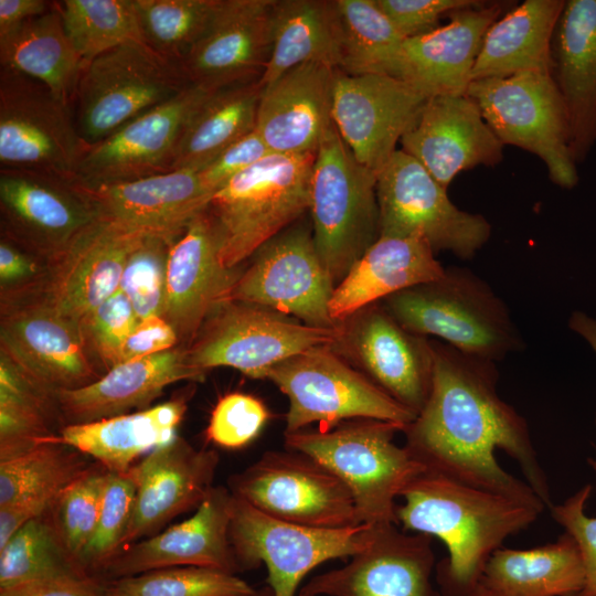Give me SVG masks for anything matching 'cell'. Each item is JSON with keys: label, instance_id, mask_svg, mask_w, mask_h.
<instances>
[{"label": "cell", "instance_id": "8", "mask_svg": "<svg viewBox=\"0 0 596 596\" xmlns=\"http://www.w3.org/2000/svg\"><path fill=\"white\" fill-rule=\"evenodd\" d=\"M466 94L503 146H515L539 157L551 181L560 188L571 190L577 184L568 115L550 72L476 79Z\"/></svg>", "mask_w": 596, "mask_h": 596}, {"label": "cell", "instance_id": "37", "mask_svg": "<svg viewBox=\"0 0 596 596\" xmlns=\"http://www.w3.org/2000/svg\"><path fill=\"white\" fill-rule=\"evenodd\" d=\"M584 581L578 546L565 532L553 543L528 550L500 547L480 583L499 596H577Z\"/></svg>", "mask_w": 596, "mask_h": 596}, {"label": "cell", "instance_id": "41", "mask_svg": "<svg viewBox=\"0 0 596 596\" xmlns=\"http://www.w3.org/2000/svg\"><path fill=\"white\" fill-rule=\"evenodd\" d=\"M337 6L342 26L339 71L349 75L377 74L404 81L405 38L375 0H337Z\"/></svg>", "mask_w": 596, "mask_h": 596}, {"label": "cell", "instance_id": "15", "mask_svg": "<svg viewBox=\"0 0 596 596\" xmlns=\"http://www.w3.org/2000/svg\"><path fill=\"white\" fill-rule=\"evenodd\" d=\"M254 255L230 300L291 315L311 327L343 329L330 316L336 284L317 252L309 227L285 230Z\"/></svg>", "mask_w": 596, "mask_h": 596}, {"label": "cell", "instance_id": "29", "mask_svg": "<svg viewBox=\"0 0 596 596\" xmlns=\"http://www.w3.org/2000/svg\"><path fill=\"white\" fill-rule=\"evenodd\" d=\"M510 2H483L448 14L426 34L405 39L404 81L427 97L466 94L488 29Z\"/></svg>", "mask_w": 596, "mask_h": 596}, {"label": "cell", "instance_id": "19", "mask_svg": "<svg viewBox=\"0 0 596 596\" xmlns=\"http://www.w3.org/2000/svg\"><path fill=\"white\" fill-rule=\"evenodd\" d=\"M427 98L398 78L337 70L332 121L355 159L377 174Z\"/></svg>", "mask_w": 596, "mask_h": 596}, {"label": "cell", "instance_id": "4", "mask_svg": "<svg viewBox=\"0 0 596 596\" xmlns=\"http://www.w3.org/2000/svg\"><path fill=\"white\" fill-rule=\"evenodd\" d=\"M315 157L269 155L212 195L206 213L225 266L238 267L309 211Z\"/></svg>", "mask_w": 596, "mask_h": 596}, {"label": "cell", "instance_id": "14", "mask_svg": "<svg viewBox=\"0 0 596 596\" xmlns=\"http://www.w3.org/2000/svg\"><path fill=\"white\" fill-rule=\"evenodd\" d=\"M87 148L70 106L43 83L0 66V168L75 180Z\"/></svg>", "mask_w": 596, "mask_h": 596}, {"label": "cell", "instance_id": "58", "mask_svg": "<svg viewBox=\"0 0 596 596\" xmlns=\"http://www.w3.org/2000/svg\"><path fill=\"white\" fill-rule=\"evenodd\" d=\"M53 4L54 1L45 0H0V38L25 21L50 11Z\"/></svg>", "mask_w": 596, "mask_h": 596}, {"label": "cell", "instance_id": "35", "mask_svg": "<svg viewBox=\"0 0 596 596\" xmlns=\"http://www.w3.org/2000/svg\"><path fill=\"white\" fill-rule=\"evenodd\" d=\"M565 0H525L487 31L472 81L526 72L551 73V45Z\"/></svg>", "mask_w": 596, "mask_h": 596}, {"label": "cell", "instance_id": "36", "mask_svg": "<svg viewBox=\"0 0 596 596\" xmlns=\"http://www.w3.org/2000/svg\"><path fill=\"white\" fill-rule=\"evenodd\" d=\"M342 26L337 0H275L270 54L259 78L263 86L307 63L339 70Z\"/></svg>", "mask_w": 596, "mask_h": 596}, {"label": "cell", "instance_id": "32", "mask_svg": "<svg viewBox=\"0 0 596 596\" xmlns=\"http://www.w3.org/2000/svg\"><path fill=\"white\" fill-rule=\"evenodd\" d=\"M351 348L372 381L416 415L430 391L432 343L404 329L384 308L362 310Z\"/></svg>", "mask_w": 596, "mask_h": 596}, {"label": "cell", "instance_id": "30", "mask_svg": "<svg viewBox=\"0 0 596 596\" xmlns=\"http://www.w3.org/2000/svg\"><path fill=\"white\" fill-rule=\"evenodd\" d=\"M205 375L188 362L185 348L175 347L119 363L91 384L55 394L64 424H83L148 408L167 386Z\"/></svg>", "mask_w": 596, "mask_h": 596}, {"label": "cell", "instance_id": "2", "mask_svg": "<svg viewBox=\"0 0 596 596\" xmlns=\"http://www.w3.org/2000/svg\"><path fill=\"white\" fill-rule=\"evenodd\" d=\"M396 507L403 531L441 540L448 555L436 564L443 596H469L491 555L542 511L505 496L425 470L402 492Z\"/></svg>", "mask_w": 596, "mask_h": 596}, {"label": "cell", "instance_id": "55", "mask_svg": "<svg viewBox=\"0 0 596 596\" xmlns=\"http://www.w3.org/2000/svg\"><path fill=\"white\" fill-rule=\"evenodd\" d=\"M109 581L95 576L42 578L1 587L0 596H108Z\"/></svg>", "mask_w": 596, "mask_h": 596}, {"label": "cell", "instance_id": "26", "mask_svg": "<svg viewBox=\"0 0 596 596\" xmlns=\"http://www.w3.org/2000/svg\"><path fill=\"white\" fill-rule=\"evenodd\" d=\"M242 269L225 266L206 209L170 243L163 318L179 341L194 340L210 315L228 301ZM187 345V347H188Z\"/></svg>", "mask_w": 596, "mask_h": 596}, {"label": "cell", "instance_id": "56", "mask_svg": "<svg viewBox=\"0 0 596 596\" xmlns=\"http://www.w3.org/2000/svg\"><path fill=\"white\" fill-rule=\"evenodd\" d=\"M179 338L172 326L161 316L139 320L126 338L119 363L158 354L177 347Z\"/></svg>", "mask_w": 596, "mask_h": 596}, {"label": "cell", "instance_id": "21", "mask_svg": "<svg viewBox=\"0 0 596 596\" xmlns=\"http://www.w3.org/2000/svg\"><path fill=\"white\" fill-rule=\"evenodd\" d=\"M147 235L97 217L46 263V279L36 291L78 324L119 289L129 255Z\"/></svg>", "mask_w": 596, "mask_h": 596}, {"label": "cell", "instance_id": "34", "mask_svg": "<svg viewBox=\"0 0 596 596\" xmlns=\"http://www.w3.org/2000/svg\"><path fill=\"white\" fill-rule=\"evenodd\" d=\"M187 411L183 396L135 413L68 424L50 443L77 449L109 472L127 473L137 460L167 445Z\"/></svg>", "mask_w": 596, "mask_h": 596}, {"label": "cell", "instance_id": "45", "mask_svg": "<svg viewBox=\"0 0 596 596\" xmlns=\"http://www.w3.org/2000/svg\"><path fill=\"white\" fill-rule=\"evenodd\" d=\"M143 42L180 63L210 23L219 0H134Z\"/></svg>", "mask_w": 596, "mask_h": 596}, {"label": "cell", "instance_id": "11", "mask_svg": "<svg viewBox=\"0 0 596 596\" xmlns=\"http://www.w3.org/2000/svg\"><path fill=\"white\" fill-rule=\"evenodd\" d=\"M380 235L416 237L434 252L472 258L491 235L481 214L456 206L447 189L415 158L397 149L376 174Z\"/></svg>", "mask_w": 596, "mask_h": 596}, {"label": "cell", "instance_id": "53", "mask_svg": "<svg viewBox=\"0 0 596 596\" xmlns=\"http://www.w3.org/2000/svg\"><path fill=\"white\" fill-rule=\"evenodd\" d=\"M396 30L411 39L439 26L443 15L479 4L478 0H375Z\"/></svg>", "mask_w": 596, "mask_h": 596}, {"label": "cell", "instance_id": "27", "mask_svg": "<svg viewBox=\"0 0 596 596\" xmlns=\"http://www.w3.org/2000/svg\"><path fill=\"white\" fill-rule=\"evenodd\" d=\"M336 72L301 64L262 87L255 130L273 155L316 153L333 125Z\"/></svg>", "mask_w": 596, "mask_h": 596}, {"label": "cell", "instance_id": "18", "mask_svg": "<svg viewBox=\"0 0 596 596\" xmlns=\"http://www.w3.org/2000/svg\"><path fill=\"white\" fill-rule=\"evenodd\" d=\"M0 344L2 352L54 392L100 377L78 324L36 290L2 304Z\"/></svg>", "mask_w": 596, "mask_h": 596}, {"label": "cell", "instance_id": "46", "mask_svg": "<svg viewBox=\"0 0 596 596\" xmlns=\"http://www.w3.org/2000/svg\"><path fill=\"white\" fill-rule=\"evenodd\" d=\"M118 596H242L254 588L234 573L178 566L109 581Z\"/></svg>", "mask_w": 596, "mask_h": 596}, {"label": "cell", "instance_id": "16", "mask_svg": "<svg viewBox=\"0 0 596 596\" xmlns=\"http://www.w3.org/2000/svg\"><path fill=\"white\" fill-rule=\"evenodd\" d=\"M3 237L46 263L61 254L98 214L75 180L0 168Z\"/></svg>", "mask_w": 596, "mask_h": 596}, {"label": "cell", "instance_id": "61", "mask_svg": "<svg viewBox=\"0 0 596 596\" xmlns=\"http://www.w3.org/2000/svg\"><path fill=\"white\" fill-rule=\"evenodd\" d=\"M242 596H274L272 588L266 585L259 589H254L252 593Z\"/></svg>", "mask_w": 596, "mask_h": 596}, {"label": "cell", "instance_id": "62", "mask_svg": "<svg viewBox=\"0 0 596 596\" xmlns=\"http://www.w3.org/2000/svg\"><path fill=\"white\" fill-rule=\"evenodd\" d=\"M108 596H118V595L114 594V593L110 590V587H109V594H108Z\"/></svg>", "mask_w": 596, "mask_h": 596}, {"label": "cell", "instance_id": "5", "mask_svg": "<svg viewBox=\"0 0 596 596\" xmlns=\"http://www.w3.org/2000/svg\"><path fill=\"white\" fill-rule=\"evenodd\" d=\"M384 309L407 331L435 336L448 345L492 362L521 348L503 300L467 268L445 274L384 299Z\"/></svg>", "mask_w": 596, "mask_h": 596}, {"label": "cell", "instance_id": "10", "mask_svg": "<svg viewBox=\"0 0 596 596\" xmlns=\"http://www.w3.org/2000/svg\"><path fill=\"white\" fill-rule=\"evenodd\" d=\"M343 331L311 327L265 307L228 300L210 315L185 353L188 362L205 373L227 366L252 379H266L273 366L295 354L341 342Z\"/></svg>", "mask_w": 596, "mask_h": 596}, {"label": "cell", "instance_id": "23", "mask_svg": "<svg viewBox=\"0 0 596 596\" xmlns=\"http://www.w3.org/2000/svg\"><path fill=\"white\" fill-rule=\"evenodd\" d=\"M275 0H219L206 29L179 63L190 85L210 91L258 79L272 46Z\"/></svg>", "mask_w": 596, "mask_h": 596}, {"label": "cell", "instance_id": "12", "mask_svg": "<svg viewBox=\"0 0 596 596\" xmlns=\"http://www.w3.org/2000/svg\"><path fill=\"white\" fill-rule=\"evenodd\" d=\"M227 488L260 512L287 523L327 530L361 524L347 485L301 451H266L233 475Z\"/></svg>", "mask_w": 596, "mask_h": 596}, {"label": "cell", "instance_id": "51", "mask_svg": "<svg viewBox=\"0 0 596 596\" xmlns=\"http://www.w3.org/2000/svg\"><path fill=\"white\" fill-rule=\"evenodd\" d=\"M269 412L257 397L228 393L215 404L205 434L209 441L224 448H241L251 443L268 421Z\"/></svg>", "mask_w": 596, "mask_h": 596}, {"label": "cell", "instance_id": "7", "mask_svg": "<svg viewBox=\"0 0 596 596\" xmlns=\"http://www.w3.org/2000/svg\"><path fill=\"white\" fill-rule=\"evenodd\" d=\"M188 86L180 65L145 42L119 45L84 63L71 105L77 132L89 147Z\"/></svg>", "mask_w": 596, "mask_h": 596}, {"label": "cell", "instance_id": "1", "mask_svg": "<svg viewBox=\"0 0 596 596\" xmlns=\"http://www.w3.org/2000/svg\"><path fill=\"white\" fill-rule=\"evenodd\" d=\"M428 398L406 448L427 471L540 511L553 505L526 421L498 394L496 362L432 343Z\"/></svg>", "mask_w": 596, "mask_h": 596}, {"label": "cell", "instance_id": "44", "mask_svg": "<svg viewBox=\"0 0 596 596\" xmlns=\"http://www.w3.org/2000/svg\"><path fill=\"white\" fill-rule=\"evenodd\" d=\"M94 462L60 443L39 444L0 460V507L28 496L61 491Z\"/></svg>", "mask_w": 596, "mask_h": 596}, {"label": "cell", "instance_id": "20", "mask_svg": "<svg viewBox=\"0 0 596 596\" xmlns=\"http://www.w3.org/2000/svg\"><path fill=\"white\" fill-rule=\"evenodd\" d=\"M435 567L432 536L375 525L348 564L313 576L297 596H443L432 583Z\"/></svg>", "mask_w": 596, "mask_h": 596}, {"label": "cell", "instance_id": "25", "mask_svg": "<svg viewBox=\"0 0 596 596\" xmlns=\"http://www.w3.org/2000/svg\"><path fill=\"white\" fill-rule=\"evenodd\" d=\"M400 142L445 189L460 172L503 159V143L467 94L428 97Z\"/></svg>", "mask_w": 596, "mask_h": 596}, {"label": "cell", "instance_id": "52", "mask_svg": "<svg viewBox=\"0 0 596 596\" xmlns=\"http://www.w3.org/2000/svg\"><path fill=\"white\" fill-rule=\"evenodd\" d=\"M587 485L561 504L550 509L553 519L576 542L585 573L584 586L577 596H596V517L585 513V504L592 493Z\"/></svg>", "mask_w": 596, "mask_h": 596}, {"label": "cell", "instance_id": "28", "mask_svg": "<svg viewBox=\"0 0 596 596\" xmlns=\"http://www.w3.org/2000/svg\"><path fill=\"white\" fill-rule=\"evenodd\" d=\"M77 184L98 217L171 241L206 209L212 198L199 172L187 169L129 182Z\"/></svg>", "mask_w": 596, "mask_h": 596}, {"label": "cell", "instance_id": "38", "mask_svg": "<svg viewBox=\"0 0 596 596\" xmlns=\"http://www.w3.org/2000/svg\"><path fill=\"white\" fill-rule=\"evenodd\" d=\"M0 66L43 83L71 107L84 61L64 30L56 1L50 11L0 38Z\"/></svg>", "mask_w": 596, "mask_h": 596}, {"label": "cell", "instance_id": "9", "mask_svg": "<svg viewBox=\"0 0 596 596\" xmlns=\"http://www.w3.org/2000/svg\"><path fill=\"white\" fill-rule=\"evenodd\" d=\"M266 379L288 398L285 433L302 430L313 423L328 429L348 419H379L405 428L417 416L350 368L332 345L295 354L273 366Z\"/></svg>", "mask_w": 596, "mask_h": 596}, {"label": "cell", "instance_id": "48", "mask_svg": "<svg viewBox=\"0 0 596 596\" xmlns=\"http://www.w3.org/2000/svg\"><path fill=\"white\" fill-rule=\"evenodd\" d=\"M108 473L95 461L62 491L53 507L65 546L77 565L95 530Z\"/></svg>", "mask_w": 596, "mask_h": 596}, {"label": "cell", "instance_id": "31", "mask_svg": "<svg viewBox=\"0 0 596 596\" xmlns=\"http://www.w3.org/2000/svg\"><path fill=\"white\" fill-rule=\"evenodd\" d=\"M551 75L567 110L578 164L596 143V0H565L552 39Z\"/></svg>", "mask_w": 596, "mask_h": 596}, {"label": "cell", "instance_id": "6", "mask_svg": "<svg viewBox=\"0 0 596 596\" xmlns=\"http://www.w3.org/2000/svg\"><path fill=\"white\" fill-rule=\"evenodd\" d=\"M312 238L336 286L380 236L376 174L362 166L334 125L316 151L310 206Z\"/></svg>", "mask_w": 596, "mask_h": 596}, {"label": "cell", "instance_id": "43", "mask_svg": "<svg viewBox=\"0 0 596 596\" xmlns=\"http://www.w3.org/2000/svg\"><path fill=\"white\" fill-rule=\"evenodd\" d=\"M56 6L84 63L125 43L143 42L134 0H62Z\"/></svg>", "mask_w": 596, "mask_h": 596}, {"label": "cell", "instance_id": "50", "mask_svg": "<svg viewBox=\"0 0 596 596\" xmlns=\"http://www.w3.org/2000/svg\"><path fill=\"white\" fill-rule=\"evenodd\" d=\"M137 322L130 300L118 289L88 312L78 322V327L89 353L108 371L118 364L120 349Z\"/></svg>", "mask_w": 596, "mask_h": 596}, {"label": "cell", "instance_id": "59", "mask_svg": "<svg viewBox=\"0 0 596 596\" xmlns=\"http://www.w3.org/2000/svg\"><path fill=\"white\" fill-rule=\"evenodd\" d=\"M568 324L573 331L582 336L596 353V317H589L584 312L572 313ZM589 464L596 472V459H589Z\"/></svg>", "mask_w": 596, "mask_h": 596}, {"label": "cell", "instance_id": "49", "mask_svg": "<svg viewBox=\"0 0 596 596\" xmlns=\"http://www.w3.org/2000/svg\"><path fill=\"white\" fill-rule=\"evenodd\" d=\"M171 242L166 237L147 235L127 259L119 289L130 300L138 321L151 316L163 317Z\"/></svg>", "mask_w": 596, "mask_h": 596}, {"label": "cell", "instance_id": "60", "mask_svg": "<svg viewBox=\"0 0 596 596\" xmlns=\"http://www.w3.org/2000/svg\"><path fill=\"white\" fill-rule=\"evenodd\" d=\"M469 596H499L480 583Z\"/></svg>", "mask_w": 596, "mask_h": 596}, {"label": "cell", "instance_id": "57", "mask_svg": "<svg viewBox=\"0 0 596 596\" xmlns=\"http://www.w3.org/2000/svg\"><path fill=\"white\" fill-rule=\"evenodd\" d=\"M38 256L7 237L0 243V281L2 287L34 277L41 269Z\"/></svg>", "mask_w": 596, "mask_h": 596}, {"label": "cell", "instance_id": "40", "mask_svg": "<svg viewBox=\"0 0 596 596\" xmlns=\"http://www.w3.org/2000/svg\"><path fill=\"white\" fill-rule=\"evenodd\" d=\"M58 423L55 392L0 351V460L50 443Z\"/></svg>", "mask_w": 596, "mask_h": 596}, {"label": "cell", "instance_id": "13", "mask_svg": "<svg viewBox=\"0 0 596 596\" xmlns=\"http://www.w3.org/2000/svg\"><path fill=\"white\" fill-rule=\"evenodd\" d=\"M375 525L315 529L274 519L233 494L230 540L241 570L267 568L274 596H297L304 577L326 561L352 556L372 540Z\"/></svg>", "mask_w": 596, "mask_h": 596}, {"label": "cell", "instance_id": "39", "mask_svg": "<svg viewBox=\"0 0 596 596\" xmlns=\"http://www.w3.org/2000/svg\"><path fill=\"white\" fill-rule=\"evenodd\" d=\"M260 92L259 78L213 91L188 120L172 170L199 171L253 131Z\"/></svg>", "mask_w": 596, "mask_h": 596}, {"label": "cell", "instance_id": "24", "mask_svg": "<svg viewBox=\"0 0 596 596\" xmlns=\"http://www.w3.org/2000/svg\"><path fill=\"white\" fill-rule=\"evenodd\" d=\"M232 507L231 490L214 486L190 518L132 543L108 563L100 577L114 581L178 566L235 574L241 567L230 540Z\"/></svg>", "mask_w": 596, "mask_h": 596}, {"label": "cell", "instance_id": "22", "mask_svg": "<svg viewBox=\"0 0 596 596\" xmlns=\"http://www.w3.org/2000/svg\"><path fill=\"white\" fill-rule=\"evenodd\" d=\"M219 460L215 450L195 448L178 436L138 460L127 472L136 496L120 552L198 508L214 487Z\"/></svg>", "mask_w": 596, "mask_h": 596}, {"label": "cell", "instance_id": "33", "mask_svg": "<svg viewBox=\"0 0 596 596\" xmlns=\"http://www.w3.org/2000/svg\"><path fill=\"white\" fill-rule=\"evenodd\" d=\"M445 274L423 240L380 235L336 286L329 310L342 322L380 299L434 281Z\"/></svg>", "mask_w": 596, "mask_h": 596}, {"label": "cell", "instance_id": "3", "mask_svg": "<svg viewBox=\"0 0 596 596\" xmlns=\"http://www.w3.org/2000/svg\"><path fill=\"white\" fill-rule=\"evenodd\" d=\"M404 427L354 419L328 429L285 433V446L312 457L350 489L361 524H398L396 499L426 469L394 443Z\"/></svg>", "mask_w": 596, "mask_h": 596}, {"label": "cell", "instance_id": "42", "mask_svg": "<svg viewBox=\"0 0 596 596\" xmlns=\"http://www.w3.org/2000/svg\"><path fill=\"white\" fill-rule=\"evenodd\" d=\"M67 576L88 575L66 549L53 508L25 523L0 547V588Z\"/></svg>", "mask_w": 596, "mask_h": 596}, {"label": "cell", "instance_id": "47", "mask_svg": "<svg viewBox=\"0 0 596 596\" xmlns=\"http://www.w3.org/2000/svg\"><path fill=\"white\" fill-rule=\"evenodd\" d=\"M135 496V483L128 473H108L95 530L78 557V566L85 575L100 577L120 552Z\"/></svg>", "mask_w": 596, "mask_h": 596}, {"label": "cell", "instance_id": "17", "mask_svg": "<svg viewBox=\"0 0 596 596\" xmlns=\"http://www.w3.org/2000/svg\"><path fill=\"white\" fill-rule=\"evenodd\" d=\"M213 91L190 85L172 99L89 146L75 180L85 185L129 182L173 171L183 129Z\"/></svg>", "mask_w": 596, "mask_h": 596}, {"label": "cell", "instance_id": "54", "mask_svg": "<svg viewBox=\"0 0 596 596\" xmlns=\"http://www.w3.org/2000/svg\"><path fill=\"white\" fill-rule=\"evenodd\" d=\"M273 155L254 129L199 170L204 188L213 195L233 177Z\"/></svg>", "mask_w": 596, "mask_h": 596}]
</instances>
